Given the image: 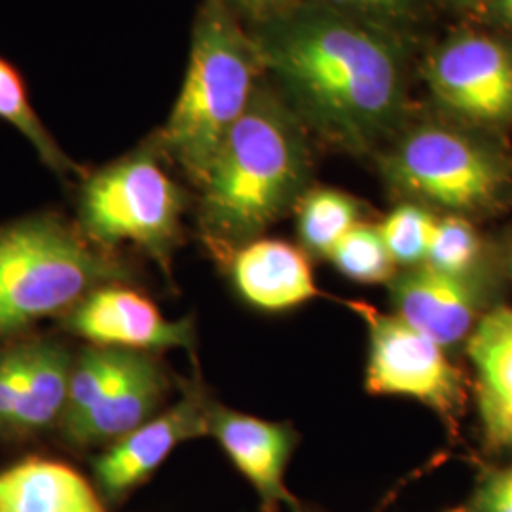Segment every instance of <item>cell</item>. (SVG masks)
Listing matches in <instances>:
<instances>
[{
    "mask_svg": "<svg viewBox=\"0 0 512 512\" xmlns=\"http://www.w3.org/2000/svg\"><path fill=\"white\" fill-rule=\"evenodd\" d=\"M61 319L65 330L103 348L156 353L173 348L194 351L196 344L190 319H167L148 296L124 283L95 289Z\"/></svg>",
    "mask_w": 512,
    "mask_h": 512,
    "instance_id": "cell-11",
    "label": "cell"
},
{
    "mask_svg": "<svg viewBox=\"0 0 512 512\" xmlns=\"http://www.w3.org/2000/svg\"><path fill=\"white\" fill-rule=\"evenodd\" d=\"M435 224L437 219L416 203H403L395 207L384 222L378 224L395 266L414 268L425 262Z\"/></svg>",
    "mask_w": 512,
    "mask_h": 512,
    "instance_id": "cell-21",
    "label": "cell"
},
{
    "mask_svg": "<svg viewBox=\"0 0 512 512\" xmlns=\"http://www.w3.org/2000/svg\"><path fill=\"white\" fill-rule=\"evenodd\" d=\"M313 2L374 25L387 19L403 18L408 12H412L418 0H313Z\"/></svg>",
    "mask_w": 512,
    "mask_h": 512,
    "instance_id": "cell-23",
    "label": "cell"
},
{
    "mask_svg": "<svg viewBox=\"0 0 512 512\" xmlns=\"http://www.w3.org/2000/svg\"><path fill=\"white\" fill-rule=\"evenodd\" d=\"M0 512H109L86 476L63 461L29 458L0 471Z\"/></svg>",
    "mask_w": 512,
    "mask_h": 512,
    "instance_id": "cell-17",
    "label": "cell"
},
{
    "mask_svg": "<svg viewBox=\"0 0 512 512\" xmlns=\"http://www.w3.org/2000/svg\"><path fill=\"white\" fill-rule=\"evenodd\" d=\"M207 429L234 467L255 488L262 512H277L283 505H296L285 484L287 465L296 446V433L289 425L260 420L211 399Z\"/></svg>",
    "mask_w": 512,
    "mask_h": 512,
    "instance_id": "cell-13",
    "label": "cell"
},
{
    "mask_svg": "<svg viewBox=\"0 0 512 512\" xmlns=\"http://www.w3.org/2000/svg\"><path fill=\"white\" fill-rule=\"evenodd\" d=\"M482 253V239L471 220L461 215L437 219L423 264L450 275H473Z\"/></svg>",
    "mask_w": 512,
    "mask_h": 512,
    "instance_id": "cell-22",
    "label": "cell"
},
{
    "mask_svg": "<svg viewBox=\"0 0 512 512\" xmlns=\"http://www.w3.org/2000/svg\"><path fill=\"white\" fill-rule=\"evenodd\" d=\"M389 283L395 315L440 348L461 344L480 319V287L473 275L444 274L420 264Z\"/></svg>",
    "mask_w": 512,
    "mask_h": 512,
    "instance_id": "cell-14",
    "label": "cell"
},
{
    "mask_svg": "<svg viewBox=\"0 0 512 512\" xmlns=\"http://www.w3.org/2000/svg\"><path fill=\"white\" fill-rule=\"evenodd\" d=\"M306 128L264 80L200 184L198 222L211 255L224 260L296 207L308 190Z\"/></svg>",
    "mask_w": 512,
    "mask_h": 512,
    "instance_id": "cell-2",
    "label": "cell"
},
{
    "mask_svg": "<svg viewBox=\"0 0 512 512\" xmlns=\"http://www.w3.org/2000/svg\"><path fill=\"white\" fill-rule=\"evenodd\" d=\"M74 353L54 338L0 342V440L25 442L59 429Z\"/></svg>",
    "mask_w": 512,
    "mask_h": 512,
    "instance_id": "cell-8",
    "label": "cell"
},
{
    "mask_svg": "<svg viewBox=\"0 0 512 512\" xmlns=\"http://www.w3.org/2000/svg\"><path fill=\"white\" fill-rule=\"evenodd\" d=\"M499 8H501L503 18L512 23V0H499Z\"/></svg>",
    "mask_w": 512,
    "mask_h": 512,
    "instance_id": "cell-26",
    "label": "cell"
},
{
    "mask_svg": "<svg viewBox=\"0 0 512 512\" xmlns=\"http://www.w3.org/2000/svg\"><path fill=\"white\" fill-rule=\"evenodd\" d=\"M427 82L440 107L465 122L486 128L512 122V50L497 38L450 40L431 55Z\"/></svg>",
    "mask_w": 512,
    "mask_h": 512,
    "instance_id": "cell-9",
    "label": "cell"
},
{
    "mask_svg": "<svg viewBox=\"0 0 512 512\" xmlns=\"http://www.w3.org/2000/svg\"><path fill=\"white\" fill-rule=\"evenodd\" d=\"M209 401L211 397L200 382H188L177 403L107 446L92 463L101 499L110 505L122 503L154 475L177 446L209 435Z\"/></svg>",
    "mask_w": 512,
    "mask_h": 512,
    "instance_id": "cell-10",
    "label": "cell"
},
{
    "mask_svg": "<svg viewBox=\"0 0 512 512\" xmlns=\"http://www.w3.org/2000/svg\"><path fill=\"white\" fill-rule=\"evenodd\" d=\"M251 35L283 103L323 141L361 154L397 124L401 65L374 25L302 0Z\"/></svg>",
    "mask_w": 512,
    "mask_h": 512,
    "instance_id": "cell-1",
    "label": "cell"
},
{
    "mask_svg": "<svg viewBox=\"0 0 512 512\" xmlns=\"http://www.w3.org/2000/svg\"><path fill=\"white\" fill-rule=\"evenodd\" d=\"M511 274H512V262H511Z\"/></svg>",
    "mask_w": 512,
    "mask_h": 512,
    "instance_id": "cell-30",
    "label": "cell"
},
{
    "mask_svg": "<svg viewBox=\"0 0 512 512\" xmlns=\"http://www.w3.org/2000/svg\"><path fill=\"white\" fill-rule=\"evenodd\" d=\"M262 80L251 31L224 0H205L194 23L181 92L152 145L200 188Z\"/></svg>",
    "mask_w": 512,
    "mask_h": 512,
    "instance_id": "cell-3",
    "label": "cell"
},
{
    "mask_svg": "<svg viewBox=\"0 0 512 512\" xmlns=\"http://www.w3.org/2000/svg\"><path fill=\"white\" fill-rule=\"evenodd\" d=\"M169 385L154 353L124 349L99 401L80 420L59 427L61 439L78 450L110 446L160 412Z\"/></svg>",
    "mask_w": 512,
    "mask_h": 512,
    "instance_id": "cell-12",
    "label": "cell"
},
{
    "mask_svg": "<svg viewBox=\"0 0 512 512\" xmlns=\"http://www.w3.org/2000/svg\"><path fill=\"white\" fill-rule=\"evenodd\" d=\"M128 264L54 213L0 226V342L48 317H63L88 294L126 283Z\"/></svg>",
    "mask_w": 512,
    "mask_h": 512,
    "instance_id": "cell-4",
    "label": "cell"
},
{
    "mask_svg": "<svg viewBox=\"0 0 512 512\" xmlns=\"http://www.w3.org/2000/svg\"><path fill=\"white\" fill-rule=\"evenodd\" d=\"M234 16L251 31L272 19L283 16L302 0H224Z\"/></svg>",
    "mask_w": 512,
    "mask_h": 512,
    "instance_id": "cell-25",
    "label": "cell"
},
{
    "mask_svg": "<svg viewBox=\"0 0 512 512\" xmlns=\"http://www.w3.org/2000/svg\"><path fill=\"white\" fill-rule=\"evenodd\" d=\"M334 268L357 283H385L395 277V262L378 226L359 222L330 251Z\"/></svg>",
    "mask_w": 512,
    "mask_h": 512,
    "instance_id": "cell-20",
    "label": "cell"
},
{
    "mask_svg": "<svg viewBox=\"0 0 512 512\" xmlns=\"http://www.w3.org/2000/svg\"><path fill=\"white\" fill-rule=\"evenodd\" d=\"M293 509L296 512H302V511H300V507H298V505H294Z\"/></svg>",
    "mask_w": 512,
    "mask_h": 512,
    "instance_id": "cell-28",
    "label": "cell"
},
{
    "mask_svg": "<svg viewBox=\"0 0 512 512\" xmlns=\"http://www.w3.org/2000/svg\"><path fill=\"white\" fill-rule=\"evenodd\" d=\"M224 264L241 298L258 310H293L319 294L310 258L283 239H253Z\"/></svg>",
    "mask_w": 512,
    "mask_h": 512,
    "instance_id": "cell-15",
    "label": "cell"
},
{
    "mask_svg": "<svg viewBox=\"0 0 512 512\" xmlns=\"http://www.w3.org/2000/svg\"><path fill=\"white\" fill-rule=\"evenodd\" d=\"M473 512H512V465L484 476L473 499Z\"/></svg>",
    "mask_w": 512,
    "mask_h": 512,
    "instance_id": "cell-24",
    "label": "cell"
},
{
    "mask_svg": "<svg viewBox=\"0 0 512 512\" xmlns=\"http://www.w3.org/2000/svg\"><path fill=\"white\" fill-rule=\"evenodd\" d=\"M450 512H473V511H450Z\"/></svg>",
    "mask_w": 512,
    "mask_h": 512,
    "instance_id": "cell-29",
    "label": "cell"
},
{
    "mask_svg": "<svg viewBox=\"0 0 512 512\" xmlns=\"http://www.w3.org/2000/svg\"><path fill=\"white\" fill-rule=\"evenodd\" d=\"M454 2H458V4H465V6H469V4H476V2H480V0H454Z\"/></svg>",
    "mask_w": 512,
    "mask_h": 512,
    "instance_id": "cell-27",
    "label": "cell"
},
{
    "mask_svg": "<svg viewBox=\"0 0 512 512\" xmlns=\"http://www.w3.org/2000/svg\"><path fill=\"white\" fill-rule=\"evenodd\" d=\"M184 209L186 194L167 175L150 141L84 179L78 228L107 251L122 243L141 249L169 275Z\"/></svg>",
    "mask_w": 512,
    "mask_h": 512,
    "instance_id": "cell-5",
    "label": "cell"
},
{
    "mask_svg": "<svg viewBox=\"0 0 512 512\" xmlns=\"http://www.w3.org/2000/svg\"><path fill=\"white\" fill-rule=\"evenodd\" d=\"M476 374V403L484 440L492 450H512V308L484 313L467 338Z\"/></svg>",
    "mask_w": 512,
    "mask_h": 512,
    "instance_id": "cell-16",
    "label": "cell"
},
{
    "mask_svg": "<svg viewBox=\"0 0 512 512\" xmlns=\"http://www.w3.org/2000/svg\"><path fill=\"white\" fill-rule=\"evenodd\" d=\"M382 169L395 190L461 217L494 209L512 188L511 165L497 152L446 128L412 131Z\"/></svg>",
    "mask_w": 512,
    "mask_h": 512,
    "instance_id": "cell-6",
    "label": "cell"
},
{
    "mask_svg": "<svg viewBox=\"0 0 512 512\" xmlns=\"http://www.w3.org/2000/svg\"><path fill=\"white\" fill-rule=\"evenodd\" d=\"M294 209L302 251L321 258H329L363 215L361 203L336 188H308Z\"/></svg>",
    "mask_w": 512,
    "mask_h": 512,
    "instance_id": "cell-19",
    "label": "cell"
},
{
    "mask_svg": "<svg viewBox=\"0 0 512 512\" xmlns=\"http://www.w3.org/2000/svg\"><path fill=\"white\" fill-rule=\"evenodd\" d=\"M368 330L365 387L370 395L404 397L431 408L440 420L458 427L467 404V380L444 348L366 302H349Z\"/></svg>",
    "mask_w": 512,
    "mask_h": 512,
    "instance_id": "cell-7",
    "label": "cell"
},
{
    "mask_svg": "<svg viewBox=\"0 0 512 512\" xmlns=\"http://www.w3.org/2000/svg\"><path fill=\"white\" fill-rule=\"evenodd\" d=\"M0 120L21 133L35 148L40 162L59 177L82 175V167L73 162L63 148L57 145L54 135L42 124L23 74L0 55Z\"/></svg>",
    "mask_w": 512,
    "mask_h": 512,
    "instance_id": "cell-18",
    "label": "cell"
}]
</instances>
